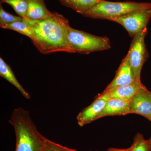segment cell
<instances>
[{
	"mask_svg": "<svg viewBox=\"0 0 151 151\" xmlns=\"http://www.w3.org/2000/svg\"><path fill=\"white\" fill-rule=\"evenodd\" d=\"M109 99L105 92L100 94L90 105L78 113L76 117L78 126L83 127L100 119L101 113Z\"/></svg>",
	"mask_w": 151,
	"mask_h": 151,
	"instance_id": "obj_7",
	"label": "cell"
},
{
	"mask_svg": "<svg viewBox=\"0 0 151 151\" xmlns=\"http://www.w3.org/2000/svg\"><path fill=\"white\" fill-rule=\"evenodd\" d=\"M147 33V28L138 32L133 37L127 55L136 79L141 80V73L144 63L148 58L145 43Z\"/></svg>",
	"mask_w": 151,
	"mask_h": 151,
	"instance_id": "obj_5",
	"label": "cell"
},
{
	"mask_svg": "<svg viewBox=\"0 0 151 151\" xmlns=\"http://www.w3.org/2000/svg\"><path fill=\"white\" fill-rule=\"evenodd\" d=\"M131 114L145 117L149 121L151 118V92L146 87L141 89L129 101Z\"/></svg>",
	"mask_w": 151,
	"mask_h": 151,
	"instance_id": "obj_8",
	"label": "cell"
},
{
	"mask_svg": "<svg viewBox=\"0 0 151 151\" xmlns=\"http://www.w3.org/2000/svg\"><path fill=\"white\" fill-rule=\"evenodd\" d=\"M0 76L16 87L23 96L29 100L31 96L18 81L10 65L0 58Z\"/></svg>",
	"mask_w": 151,
	"mask_h": 151,
	"instance_id": "obj_13",
	"label": "cell"
},
{
	"mask_svg": "<svg viewBox=\"0 0 151 151\" xmlns=\"http://www.w3.org/2000/svg\"><path fill=\"white\" fill-rule=\"evenodd\" d=\"M67 40L71 53L88 54L111 48L108 38L93 35L70 26L68 29Z\"/></svg>",
	"mask_w": 151,
	"mask_h": 151,
	"instance_id": "obj_4",
	"label": "cell"
},
{
	"mask_svg": "<svg viewBox=\"0 0 151 151\" xmlns=\"http://www.w3.org/2000/svg\"><path fill=\"white\" fill-rule=\"evenodd\" d=\"M150 122H151V118L150 120Z\"/></svg>",
	"mask_w": 151,
	"mask_h": 151,
	"instance_id": "obj_21",
	"label": "cell"
},
{
	"mask_svg": "<svg viewBox=\"0 0 151 151\" xmlns=\"http://www.w3.org/2000/svg\"><path fill=\"white\" fill-rule=\"evenodd\" d=\"M2 28L12 30L21 34L26 36L31 39L32 33L29 27L24 20L22 21L16 22L4 26Z\"/></svg>",
	"mask_w": 151,
	"mask_h": 151,
	"instance_id": "obj_16",
	"label": "cell"
},
{
	"mask_svg": "<svg viewBox=\"0 0 151 151\" xmlns=\"http://www.w3.org/2000/svg\"><path fill=\"white\" fill-rule=\"evenodd\" d=\"M131 114L129 101L110 99L103 109L100 118L105 116H124Z\"/></svg>",
	"mask_w": 151,
	"mask_h": 151,
	"instance_id": "obj_11",
	"label": "cell"
},
{
	"mask_svg": "<svg viewBox=\"0 0 151 151\" xmlns=\"http://www.w3.org/2000/svg\"><path fill=\"white\" fill-rule=\"evenodd\" d=\"M151 18V6L133 11L112 21L122 25L129 35L134 37L138 32L147 27Z\"/></svg>",
	"mask_w": 151,
	"mask_h": 151,
	"instance_id": "obj_6",
	"label": "cell"
},
{
	"mask_svg": "<svg viewBox=\"0 0 151 151\" xmlns=\"http://www.w3.org/2000/svg\"><path fill=\"white\" fill-rule=\"evenodd\" d=\"M9 122L16 137L15 151L42 150L47 138L38 131L29 111L21 107L15 108Z\"/></svg>",
	"mask_w": 151,
	"mask_h": 151,
	"instance_id": "obj_2",
	"label": "cell"
},
{
	"mask_svg": "<svg viewBox=\"0 0 151 151\" xmlns=\"http://www.w3.org/2000/svg\"><path fill=\"white\" fill-rule=\"evenodd\" d=\"M150 6L151 3L111 2L100 0L92 8L81 15L90 18L112 21L133 11Z\"/></svg>",
	"mask_w": 151,
	"mask_h": 151,
	"instance_id": "obj_3",
	"label": "cell"
},
{
	"mask_svg": "<svg viewBox=\"0 0 151 151\" xmlns=\"http://www.w3.org/2000/svg\"><path fill=\"white\" fill-rule=\"evenodd\" d=\"M63 6L82 14L87 12L100 0H58Z\"/></svg>",
	"mask_w": 151,
	"mask_h": 151,
	"instance_id": "obj_14",
	"label": "cell"
},
{
	"mask_svg": "<svg viewBox=\"0 0 151 151\" xmlns=\"http://www.w3.org/2000/svg\"><path fill=\"white\" fill-rule=\"evenodd\" d=\"M132 150V147L128 148L127 149H118L114 148H111L108 150V151H131Z\"/></svg>",
	"mask_w": 151,
	"mask_h": 151,
	"instance_id": "obj_20",
	"label": "cell"
},
{
	"mask_svg": "<svg viewBox=\"0 0 151 151\" xmlns=\"http://www.w3.org/2000/svg\"><path fill=\"white\" fill-rule=\"evenodd\" d=\"M24 18L16 16L6 12L3 9L1 4L0 5V27L16 22L22 21Z\"/></svg>",
	"mask_w": 151,
	"mask_h": 151,
	"instance_id": "obj_18",
	"label": "cell"
},
{
	"mask_svg": "<svg viewBox=\"0 0 151 151\" xmlns=\"http://www.w3.org/2000/svg\"><path fill=\"white\" fill-rule=\"evenodd\" d=\"M137 81L139 80H137L135 78L127 55L122 60L114 79L105 90L107 91L119 86L133 84Z\"/></svg>",
	"mask_w": 151,
	"mask_h": 151,
	"instance_id": "obj_9",
	"label": "cell"
},
{
	"mask_svg": "<svg viewBox=\"0 0 151 151\" xmlns=\"http://www.w3.org/2000/svg\"><path fill=\"white\" fill-rule=\"evenodd\" d=\"M28 4L26 19L37 20L49 16L52 13L47 8L44 0H27Z\"/></svg>",
	"mask_w": 151,
	"mask_h": 151,
	"instance_id": "obj_12",
	"label": "cell"
},
{
	"mask_svg": "<svg viewBox=\"0 0 151 151\" xmlns=\"http://www.w3.org/2000/svg\"><path fill=\"white\" fill-rule=\"evenodd\" d=\"M131 151H151V138L145 139L142 134L138 133L134 139Z\"/></svg>",
	"mask_w": 151,
	"mask_h": 151,
	"instance_id": "obj_17",
	"label": "cell"
},
{
	"mask_svg": "<svg viewBox=\"0 0 151 151\" xmlns=\"http://www.w3.org/2000/svg\"><path fill=\"white\" fill-rule=\"evenodd\" d=\"M42 151H79L75 149H70L55 142L47 139L45 145Z\"/></svg>",
	"mask_w": 151,
	"mask_h": 151,
	"instance_id": "obj_19",
	"label": "cell"
},
{
	"mask_svg": "<svg viewBox=\"0 0 151 151\" xmlns=\"http://www.w3.org/2000/svg\"><path fill=\"white\" fill-rule=\"evenodd\" d=\"M2 3L10 5L19 16L26 18L28 10L27 0H1V4Z\"/></svg>",
	"mask_w": 151,
	"mask_h": 151,
	"instance_id": "obj_15",
	"label": "cell"
},
{
	"mask_svg": "<svg viewBox=\"0 0 151 151\" xmlns=\"http://www.w3.org/2000/svg\"><path fill=\"white\" fill-rule=\"evenodd\" d=\"M145 87L141 80L133 84L116 87L104 92L107 93L110 99H115L129 101L139 91Z\"/></svg>",
	"mask_w": 151,
	"mask_h": 151,
	"instance_id": "obj_10",
	"label": "cell"
},
{
	"mask_svg": "<svg viewBox=\"0 0 151 151\" xmlns=\"http://www.w3.org/2000/svg\"><path fill=\"white\" fill-rule=\"evenodd\" d=\"M24 20L32 33L31 40L38 51L43 54L57 52L71 53L67 40V19L57 13H52L45 18Z\"/></svg>",
	"mask_w": 151,
	"mask_h": 151,
	"instance_id": "obj_1",
	"label": "cell"
}]
</instances>
